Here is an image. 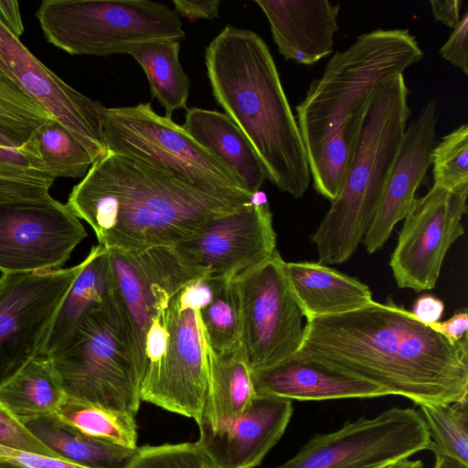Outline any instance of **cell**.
Here are the masks:
<instances>
[{
  "mask_svg": "<svg viewBox=\"0 0 468 468\" xmlns=\"http://www.w3.org/2000/svg\"><path fill=\"white\" fill-rule=\"evenodd\" d=\"M437 115L438 103L430 100L405 132L375 218L363 239L368 253L383 247L416 199L415 192L431 165Z\"/></svg>",
  "mask_w": 468,
  "mask_h": 468,
  "instance_id": "cell-19",
  "label": "cell"
},
{
  "mask_svg": "<svg viewBox=\"0 0 468 468\" xmlns=\"http://www.w3.org/2000/svg\"><path fill=\"white\" fill-rule=\"evenodd\" d=\"M431 12L436 21H440L451 28H454L461 19L463 1L460 0H431Z\"/></svg>",
  "mask_w": 468,
  "mask_h": 468,
  "instance_id": "cell-43",
  "label": "cell"
},
{
  "mask_svg": "<svg viewBox=\"0 0 468 468\" xmlns=\"http://www.w3.org/2000/svg\"><path fill=\"white\" fill-rule=\"evenodd\" d=\"M55 414L80 433L106 443L136 450L133 415L65 398Z\"/></svg>",
  "mask_w": 468,
  "mask_h": 468,
  "instance_id": "cell-30",
  "label": "cell"
},
{
  "mask_svg": "<svg viewBox=\"0 0 468 468\" xmlns=\"http://www.w3.org/2000/svg\"><path fill=\"white\" fill-rule=\"evenodd\" d=\"M441 56L468 75V12L465 11L457 26L440 49Z\"/></svg>",
  "mask_w": 468,
  "mask_h": 468,
  "instance_id": "cell-38",
  "label": "cell"
},
{
  "mask_svg": "<svg viewBox=\"0 0 468 468\" xmlns=\"http://www.w3.org/2000/svg\"><path fill=\"white\" fill-rule=\"evenodd\" d=\"M113 289L110 252L101 245L95 246L60 303L40 354L55 351L85 316L110 300Z\"/></svg>",
  "mask_w": 468,
  "mask_h": 468,
  "instance_id": "cell-25",
  "label": "cell"
},
{
  "mask_svg": "<svg viewBox=\"0 0 468 468\" xmlns=\"http://www.w3.org/2000/svg\"><path fill=\"white\" fill-rule=\"evenodd\" d=\"M0 21L17 38L24 33V25L17 1L0 0Z\"/></svg>",
  "mask_w": 468,
  "mask_h": 468,
  "instance_id": "cell-44",
  "label": "cell"
},
{
  "mask_svg": "<svg viewBox=\"0 0 468 468\" xmlns=\"http://www.w3.org/2000/svg\"><path fill=\"white\" fill-rule=\"evenodd\" d=\"M207 355L208 389L199 423L217 426L240 416L256 394L240 343L225 351L207 344Z\"/></svg>",
  "mask_w": 468,
  "mask_h": 468,
  "instance_id": "cell-26",
  "label": "cell"
},
{
  "mask_svg": "<svg viewBox=\"0 0 468 468\" xmlns=\"http://www.w3.org/2000/svg\"><path fill=\"white\" fill-rule=\"evenodd\" d=\"M435 186L468 191V126L463 124L443 136L432 151Z\"/></svg>",
  "mask_w": 468,
  "mask_h": 468,
  "instance_id": "cell-34",
  "label": "cell"
},
{
  "mask_svg": "<svg viewBox=\"0 0 468 468\" xmlns=\"http://www.w3.org/2000/svg\"><path fill=\"white\" fill-rule=\"evenodd\" d=\"M205 63L215 100L249 140L267 179L301 197L311 182L306 151L265 41L227 25L206 48Z\"/></svg>",
  "mask_w": 468,
  "mask_h": 468,
  "instance_id": "cell-4",
  "label": "cell"
},
{
  "mask_svg": "<svg viewBox=\"0 0 468 468\" xmlns=\"http://www.w3.org/2000/svg\"><path fill=\"white\" fill-rule=\"evenodd\" d=\"M0 468H23L14 463H10L7 462L0 461Z\"/></svg>",
  "mask_w": 468,
  "mask_h": 468,
  "instance_id": "cell-47",
  "label": "cell"
},
{
  "mask_svg": "<svg viewBox=\"0 0 468 468\" xmlns=\"http://www.w3.org/2000/svg\"><path fill=\"white\" fill-rule=\"evenodd\" d=\"M48 356L66 398L136 415L142 378L114 289Z\"/></svg>",
  "mask_w": 468,
  "mask_h": 468,
  "instance_id": "cell-6",
  "label": "cell"
},
{
  "mask_svg": "<svg viewBox=\"0 0 468 468\" xmlns=\"http://www.w3.org/2000/svg\"><path fill=\"white\" fill-rule=\"evenodd\" d=\"M444 310V303L440 299L425 294L417 299L412 314L416 318L426 324L439 322Z\"/></svg>",
  "mask_w": 468,
  "mask_h": 468,
  "instance_id": "cell-42",
  "label": "cell"
},
{
  "mask_svg": "<svg viewBox=\"0 0 468 468\" xmlns=\"http://www.w3.org/2000/svg\"><path fill=\"white\" fill-rule=\"evenodd\" d=\"M0 69L90 153L93 161L107 154L102 133L105 108L47 68L0 21Z\"/></svg>",
  "mask_w": 468,
  "mask_h": 468,
  "instance_id": "cell-17",
  "label": "cell"
},
{
  "mask_svg": "<svg viewBox=\"0 0 468 468\" xmlns=\"http://www.w3.org/2000/svg\"><path fill=\"white\" fill-rule=\"evenodd\" d=\"M46 174L57 177H84L94 162L87 149L57 120L50 118L37 136Z\"/></svg>",
  "mask_w": 468,
  "mask_h": 468,
  "instance_id": "cell-31",
  "label": "cell"
},
{
  "mask_svg": "<svg viewBox=\"0 0 468 468\" xmlns=\"http://www.w3.org/2000/svg\"><path fill=\"white\" fill-rule=\"evenodd\" d=\"M51 115L0 69V178H48L37 136ZM52 178V177H50Z\"/></svg>",
  "mask_w": 468,
  "mask_h": 468,
  "instance_id": "cell-21",
  "label": "cell"
},
{
  "mask_svg": "<svg viewBox=\"0 0 468 468\" xmlns=\"http://www.w3.org/2000/svg\"><path fill=\"white\" fill-rule=\"evenodd\" d=\"M256 395L297 400L376 398L387 392L376 384L295 355L251 373Z\"/></svg>",
  "mask_w": 468,
  "mask_h": 468,
  "instance_id": "cell-22",
  "label": "cell"
},
{
  "mask_svg": "<svg viewBox=\"0 0 468 468\" xmlns=\"http://www.w3.org/2000/svg\"><path fill=\"white\" fill-rule=\"evenodd\" d=\"M183 127L205 149L220 159L250 195L267 178L264 167L241 130L225 113L187 109Z\"/></svg>",
  "mask_w": 468,
  "mask_h": 468,
  "instance_id": "cell-24",
  "label": "cell"
},
{
  "mask_svg": "<svg viewBox=\"0 0 468 468\" xmlns=\"http://www.w3.org/2000/svg\"><path fill=\"white\" fill-rule=\"evenodd\" d=\"M102 133L107 152L193 185L246 191L220 159L150 102L105 108Z\"/></svg>",
  "mask_w": 468,
  "mask_h": 468,
  "instance_id": "cell-9",
  "label": "cell"
},
{
  "mask_svg": "<svg viewBox=\"0 0 468 468\" xmlns=\"http://www.w3.org/2000/svg\"><path fill=\"white\" fill-rule=\"evenodd\" d=\"M207 344L216 351L236 346L240 339V309L232 280L225 281L212 302L199 311Z\"/></svg>",
  "mask_w": 468,
  "mask_h": 468,
  "instance_id": "cell-33",
  "label": "cell"
},
{
  "mask_svg": "<svg viewBox=\"0 0 468 468\" xmlns=\"http://www.w3.org/2000/svg\"><path fill=\"white\" fill-rule=\"evenodd\" d=\"M435 456L468 465V401L449 405H420Z\"/></svg>",
  "mask_w": 468,
  "mask_h": 468,
  "instance_id": "cell-32",
  "label": "cell"
},
{
  "mask_svg": "<svg viewBox=\"0 0 468 468\" xmlns=\"http://www.w3.org/2000/svg\"><path fill=\"white\" fill-rule=\"evenodd\" d=\"M284 263L275 250L268 259L232 279L239 300V343L251 373L295 355L303 342V314Z\"/></svg>",
  "mask_w": 468,
  "mask_h": 468,
  "instance_id": "cell-10",
  "label": "cell"
},
{
  "mask_svg": "<svg viewBox=\"0 0 468 468\" xmlns=\"http://www.w3.org/2000/svg\"><path fill=\"white\" fill-rule=\"evenodd\" d=\"M179 291L165 310L168 332L162 357L148 366L141 386V401L201 420L208 389L207 343L199 310L183 305Z\"/></svg>",
  "mask_w": 468,
  "mask_h": 468,
  "instance_id": "cell-13",
  "label": "cell"
},
{
  "mask_svg": "<svg viewBox=\"0 0 468 468\" xmlns=\"http://www.w3.org/2000/svg\"><path fill=\"white\" fill-rule=\"evenodd\" d=\"M84 266L0 278V387L40 354L50 324Z\"/></svg>",
  "mask_w": 468,
  "mask_h": 468,
  "instance_id": "cell-12",
  "label": "cell"
},
{
  "mask_svg": "<svg viewBox=\"0 0 468 468\" xmlns=\"http://www.w3.org/2000/svg\"><path fill=\"white\" fill-rule=\"evenodd\" d=\"M429 325L450 342L455 343L467 335L468 314L466 311L457 312L446 321Z\"/></svg>",
  "mask_w": 468,
  "mask_h": 468,
  "instance_id": "cell-41",
  "label": "cell"
},
{
  "mask_svg": "<svg viewBox=\"0 0 468 468\" xmlns=\"http://www.w3.org/2000/svg\"><path fill=\"white\" fill-rule=\"evenodd\" d=\"M54 179H0V271L58 270L87 232L69 207L54 199Z\"/></svg>",
  "mask_w": 468,
  "mask_h": 468,
  "instance_id": "cell-8",
  "label": "cell"
},
{
  "mask_svg": "<svg viewBox=\"0 0 468 468\" xmlns=\"http://www.w3.org/2000/svg\"><path fill=\"white\" fill-rule=\"evenodd\" d=\"M203 468H215V467L211 464V463L207 458V460L204 463Z\"/></svg>",
  "mask_w": 468,
  "mask_h": 468,
  "instance_id": "cell-48",
  "label": "cell"
},
{
  "mask_svg": "<svg viewBox=\"0 0 468 468\" xmlns=\"http://www.w3.org/2000/svg\"><path fill=\"white\" fill-rule=\"evenodd\" d=\"M225 281L207 274L198 277L179 291L178 300L183 305L200 311L212 302Z\"/></svg>",
  "mask_w": 468,
  "mask_h": 468,
  "instance_id": "cell-37",
  "label": "cell"
},
{
  "mask_svg": "<svg viewBox=\"0 0 468 468\" xmlns=\"http://www.w3.org/2000/svg\"><path fill=\"white\" fill-rule=\"evenodd\" d=\"M206 460L197 441L145 445L135 450L124 468H203Z\"/></svg>",
  "mask_w": 468,
  "mask_h": 468,
  "instance_id": "cell-35",
  "label": "cell"
},
{
  "mask_svg": "<svg viewBox=\"0 0 468 468\" xmlns=\"http://www.w3.org/2000/svg\"><path fill=\"white\" fill-rule=\"evenodd\" d=\"M292 412L291 399L256 395L234 420L199 423L197 442L215 468H255L279 441Z\"/></svg>",
  "mask_w": 468,
  "mask_h": 468,
  "instance_id": "cell-18",
  "label": "cell"
},
{
  "mask_svg": "<svg viewBox=\"0 0 468 468\" xmlns=\"http://www.w3.org/2000/svg\"><path fill=\"white\" fill-rule=\"evenodd\" d=\"M284 271L307 320L354 311L373 301L367 285L322 263L285 262Z\"/></svg>",
  "mask_w": 468,
  "mask_h": 468,
  "instance_id": "cell-23",
  "label": "cell"
},
{
  "mask_svg": "<svg viewBox=\"0 0 468 468\" xmlns=\"http://www.w3.org/2000/svg\"><path fill=\"white\" fill-rule=\"evenodd\" d=\"M385 468H423V463L420 460L411 461L408 458Z\"/></svg>",
  "mask_w": 468,
  "mask_h": 468,
  "instance_id": "cell-46",
  "label": "cell"
},
{
  "mask_svg": "<svg viewBox=\"0 0 468 468\" xmlns=\"http://www.w3.org/2000/svg\"><path fill=\"white\" fill-rule=\"evenodd\" d=\"M467 335L452 343L410 311L372 301L307 320L295 356L405 397L415 404L468 401Z\"/></svg>",
  "mask_w": 468,
  "mask_h": 468,
  "instance_id": "cell-1",
  "label": "cell"
},
{
  "mask_svg": "<svg viewBox=\"0 0 468 468\" xmlns=\"http://www.w3.org/2000/svg\"><path fill=\"white\" fill-rule=\"evenodd\" d=\"M433 468H468V465H464L452 458L438 455Z\"/></svg>",
  "mask_w": 468,
  "mask_h": 468,
  "instance_id": "cell-45",
  "label": "cell"
},
{
  "mask_svg": "<svg viewBox=\"0 0 468 468\" xmlns=\"http://www.w3.org/2000/svg\"><path fill=\"white\" fill-rule=\"evenodd\" d=\"M432 441L422 415L391 408L372 419L349 421L316 434L291 459L274 468H385L424 450Z\"/></svg>",
  "mask_w": 468,
  "mask_h": 468,
  "instance_id": "cell-11",
  "label": "cell"
},
{
  "mask_svg": "<svg viewBox=\"0 0 468 468\" xmlns=\"http://www.w3.org/2000/svg\"><path fill=\"white\" fill-rule=\"evenodd\" d=\"M278 50L287 60L314 65L330 55L340 5L326 0H255Z\"/></svg>",
  "mask_w": 468,
  "mask_h": 468,
  "instance_id": "cell-20",
  "label": "cell"
},
{
  "mask_svg": "<svg viewBox=\"0 0 468 468\" xmlns=\"http://www.w3.org/2000/svg\"><path fill=\"white\" fill-rule=\"evenodd\" d=\"M179 50L177 39H162L133 46L127 51L144 69L152 96L169 119L175 111L187 110L190 81L179 61Z\"/></svg>",
  "mask_w": 468,
  "mask_h": 468,
  "instance_id": "cell-29",
  "label": "cell"
},
{
  "mask_svg": "<svg viewBox=\"0 0 468 468\" xmlns=\"http://www.w3.org/2000/svg\"><path fill=\"white\" fill-rule=\"evenodd\" d=\"M468 191L433 185L404 218L389 265L399 288L416 292L435 287L445 255L464 233Z\"/></svg>",
  "mask_w": 468,
  "mask_h": 468,
  "instance_id": "cell-15",
  "label": "cell"
},
{
  "mask_svg": "<svg viewBox=\"0 0 468 468\" xmlns=\"http://www.w3.org/2000/svg\"><path fill=\"white\" fill-rule=\"evenodd\" d=\"M23 424L56 458L86 468H124L135 452L88 437L55 413L30 419Z\"/></svg>",
  "mask_w": 468,
  "mask_h": 468,
  "instance_id": "cell-27",
  "label": "cell"
},
{
  "mask_svg": "<svg viewBox=\"0 0 468 468\" xmlns=\"http://www.w3.org/2000/svg\"><path fill=\"white\" fill-rule=\"evenodd\" d=\"M66 396L49 357L38 354L0 387V403L22 423L55 413Z\"/></svg>",
  "mask_w": 468,
  "mask_h": 468,
  "instance_id": "cell-28",
  "label": "cell"
},
{
  "mask_svg": "<svg viewBox=\"0 0 468 468\" xmlns=\"http://www.w3.org/2000/svg\"><path fill=\"white\" fill-rule=\"evenodd\" d=\"M0 461L23 468H86L52 456L12 449L0 445Z\"/></svg>",
  "mask_w": 468,
  "mask_h": 468,
  "instance_id": "cell-39",
  "label": "cell"
},
{
  "mask_svg": "<svg viewBox=\"0 0 468 468\" xmlns=\"http://www.w3.org/2000/svg\"><path fill=\"white\" fill-rule=\"evenodd\" d=\"M180 261L202 275L232 280L276 250L269 203L249 204L213 218L197 235L173 246Z\"/></svg>",
  "mask_w": 468,
  "mask_h": 468,
  "instance_id": "cell-16",
  "label": "cell"
},
{
  "mask_svg": "<svg viewBox=\"0 0 468 468\" xmlns=\"http://www.w3.org/2000/svg\"><path fill=\"white\" fill-rule=\"evenodd\" d=\"M175 12L193 22L197 19H213L218 16L219 0H174Z\"/></svg>",
  "mask_w": 468,
  "mask_h": 468,
  "instance_id": "cell-40",
  "label": "cell"
},
{
  "mask_svg": "<svg viewBox=\"0 0 468 468\" xmlns=\"http://www.w3.org/2000/svg\"><path fill=\"white\" fill-rule=\"evenodd\" d=\"M108 250L115 297L123 314L133 359L143 379L146 365L145 336L153 321L178 291L203 275L186 266L173 246H158L139 251Z\"/></svg>",
  "mask_w": 468,
  "mask_h": 468,
  "instance_id": "cell-14",
  "label": "cell"
},
{
  "mask_svg": "<svg viewBox=\"0 0 468 468\" xmlns=\"http://www.w3.org/2000/svg\"><path fill=\"white\" fill-rule=\"evenodd\" d=\"M408 97L403 74L374 90L342 189L312 236L319 263L346 261L367 232L411 113Z\"/></svg>",
  "mask_w": 468,
  "mask_h": 468,
  "instance_id": "cell-5",
  "label": "cell"
},
{
  "mask_svg": "<svg viewBox=\"0 0 468 468\" xmlns=\"http://www.w3.org/2000/svg\"><path fill=\"white\" fill-rule=\"evenodd\" d=\"M0 445L55 457L26 426L0 403Z\"/></svg>",
  "mask_w": 468,
  "mask_h": 468,
  "instance_id": "cell-36",
  "label": "cell"
},
{
  "mask_svg": "<svg viewBox=\"0 0 468 468\" xmlns=\"http://www.w3.org/2000/svg\"><path fill=\"white\" fill-rule=\"evenodd\" d=\"M36 16L47 41L74 56L107 57L185 37L175 10L154 1L44 0Z\"/></svg>",
  "mask_w": 468,
  "mask_h": 468,
  "instance_id": "cell-7",
  "label": "cell"
},
{
  "mask_svg": "<svg viewBox=\"0 0 468 468\" xmlns=\"http://www.w3.org/2000/svg\"><path fill=\"white\" fill-rule=\"evenodd\" d=\"M423 52L408 29H375L336 51L296 106L298 127L316 192L331 202L344 185L370 98Z\"/></svg>",
  "mask_w": 468,
  "mask_h": 468,
  "instance_id": "cell-3",
  "label": "cell"
},
{
  "mask_svg": "<svg viewBox=\"0 0 468 468\" xmlns=\"http://www.w3.org/2000/svg\"><path fill=\"white\" fill-rule=\"evenodd\" d=\"M243 190L186 183L110 152L92 163L66 204L107 250L174 246L250 203Z\"/></svg>",
  "mask_w": 468,
  "mask_h": 468,
  "instance_id": "cell-2",
  "label": "cell"
}]
</instances>
